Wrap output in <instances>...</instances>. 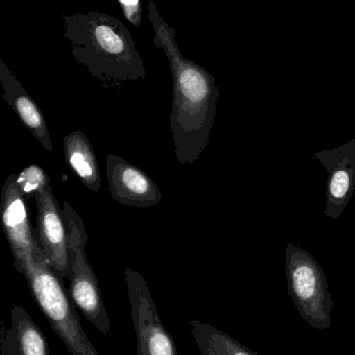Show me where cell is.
Masks as SVG:
<instances>
[{"label":"cell","mask_w":355,"mask_h":355,"mask_svg":"<svg viewBox=\"0 0 355 355\" xmlns=\"http://www.w3.org/2000/svg\"><path fill=\"white\" fill-rule=\"evenodd\" d=\"M148 17L154 31L153 43L166 54L173 78L170 122L177 160L192 164L208 145L220 94L214 77L182 54L176 31L160 15L154 0L148 2Z\"/></svg>","instance_id":"1"},{"label":"cell","mask_w":355,"mask_h":355,"mask_svg":"<svg viewBox=\"0 0 355 355\" xmlns=\"http://www.w3.org/2000/svg\"><path fill=\"white\" fill-rule=\"evenodd\" d=\"M64 37L78 64L105 87L145 79V62L126 25L105 12L64 17Z\"/></svg>","instance_id":"2"},{"label":"cell","mask_w":355,"mask_h":355,"mask_svg":"<svg viewBox=\"0 0 355 355\" xmlns=\"http://www.w3.org/2000/svg\"><path fill=\"white\" fill-rule=\"evenodd\" d=\"M31 295L40 310L49 321L50 327L60 337L70 355H99L81 325L62 282L52 271L39 250L22 273Z\"/></svg>","instance_id":"3"},{"label":"cell","mask_w":355,"mask_h":355,"mask_svg":"<svg viewBox=\"0 0 355 355\" xmlns=\"http://www.w3.org/2000/svg\"><path fill=\"white\" fill-rule=\"evenodd\" d=\"M62 213L68 232L71 300L100 333L108 336L112 324L104 306L99 281L85 252L89 237L85 223L69 202H64Z\"/></svg>","instance_id":"4"},{"label":"cell","mask_w":355,"mask_h":355,"mask_svg":"<svg viewBox=\"0 0 355 355\" xmlns=\"http://www.w3.org/2000/svg\"><path fill=\"white\" fill-rule=\"evenodd\" d=\"M125 279L137 355H179L174 338L164 327L143 275L127 268Z\"/></svg>","instance_id":"5"},{"label":"cell","mask_w":355,"mask_h":355,"mask_svg":"<svg viewBox=\"0 0 355 355\" xmlns=\"http://www.w3.org/2000/svg\"><path fill=\"white\" fill-rule=\"evenodd\" d=\"M35 200L37 202L35 240L41 246L50 268L62 282L70 277V254L68 232L62 209L50 184L37 192Z\"/></svg>","instance_id":"6"},{"label":"cell","mask_w":355,"mask_h":355,"mask_svg":"<svg viewBox=\"0 0 355 355\" xmlns=\"http://www.w3.org/2000/svg\"><path fill=\"white\" fill-rule=\"evenodd\" d=\"M0 219L14 258V267L22 273L41 246L29 221L27 202L16 184V175L6 178L0 194Z\"/></svg>","instance_id":"7"},{"label":"cell","mask_w":355,"mask_h":355,"mask_svg":"<svg viewBox=\"0 0 355 355\" xmlns=\"http://www.w3.org/2000/svg\"><path fill=\"white\" fill-rule=\"evenodd\" d=\"M327 172L325 216L338 219L349 204L355 190V139L331 150L315 152Z\"/></svg>","instance_id":"8"},{"label":"cell","mask_w":355,"mask_h":355,"mask_svg":"<svg viewBox=\"0 0 355 355\" xmlns=\"http://www.w3.org/2000/svg\"><path fill=\"white\" fill-rule=\"evenodd\" d=\"M106 177L110 196L119 204L145 208L162 202V193L155 182L116 154H108L106 158Z\"/></svg>","instance_id":"9"},{"label":"cell","mask_w":355,"mask_h":355,"mask_svg":"<svg viewBox=\"0 0 355 355\" xmlns=\"http://www.w3.org/2000/svg\"><path fill=\"white\" fill-rule=\"evenodd\" d=\"M0 355H49L47 339L26 309L14 304L0 324Z\"/></svg>","instance_id":"10"},{"label":"cell","mask_w":355,"mask_h":355,"mask_svg":"<svg viewBox=\"0 0 355 355\" xmlns=\"http://www.w3.org/2000/svg\"><path fill=\"white\" fill-rule=\"evenodd\" d=\"M0 83H1V97L8 105L16 112L22 124L35 139L51 153L53 151L47 123L43 112L37 107L33 98L28 95L18 79L8 70V66L0 58Z\"/></svg>","instance_id":"11"},{"label":"cell","mask_w":355,"mask_h":355,"mask_svg":"<svg viewBox=\"0 0 355 355\" xmlns=\"http://www.w3.org/2000/svg\"><path fill=\"white\" fill-rule=\"evenodd\" d=\"M64 157L81 183L95 193L101 190L97 156L85 133L76 130L64 137Z\"/></svg>","instance_id":"12"},{"label":"cell","mask_w":355,"mask_h":355,"mask_svg":"<svg viewBox=\"0 0 355 355\" xmlns=\"http://www.w3.org/2000/svg\"><path fill=\"white\" fill-rule=\"evenodd\" d=\"M190 331L202 355H257L231 336L202 321L191 320Z\"/></svg>","instance_id":"13"},{"label":"cell","mask_w":355,"mask_h":355,"mask_svg":"<svg viewBox=\"0 0 355 355\" xmlns=\"http://www.w3.org/2000/svg\"><path fill=\"white\" fill-rule=\"evenodd\" d=\"M16 184L25 202H28L37 191L50 184V178L43 168L33 164L16 175Z\"/></svg>","instance_id":"14"},{"label":"cell","mask_w":355,"mask_h":355,"mask_svg":"<svg viewBox=\"0 0 355 355\" xmlns=\"http://www.w3.org/2000/svg\"><path fill=\"white\" fill-rule=\"evenodd\" d=\"M118 1L126 20L135 27L141 26L144 14L141 0H118Z\"/></svg>","instance_id":"15"},{"label":"cell","mask_w":355,"mask_h":355,"mask_svg":"<svg viewBox=\"0 0 355 355\" xmlns=\"http://www.w3.org/2000/svg\"><path fill=\"white\" fill-rule=\"evenodd\" d=\"M2 87H1V83H0V92H1Z\"/></svg>","instance_id":"16"}]
</instances>
